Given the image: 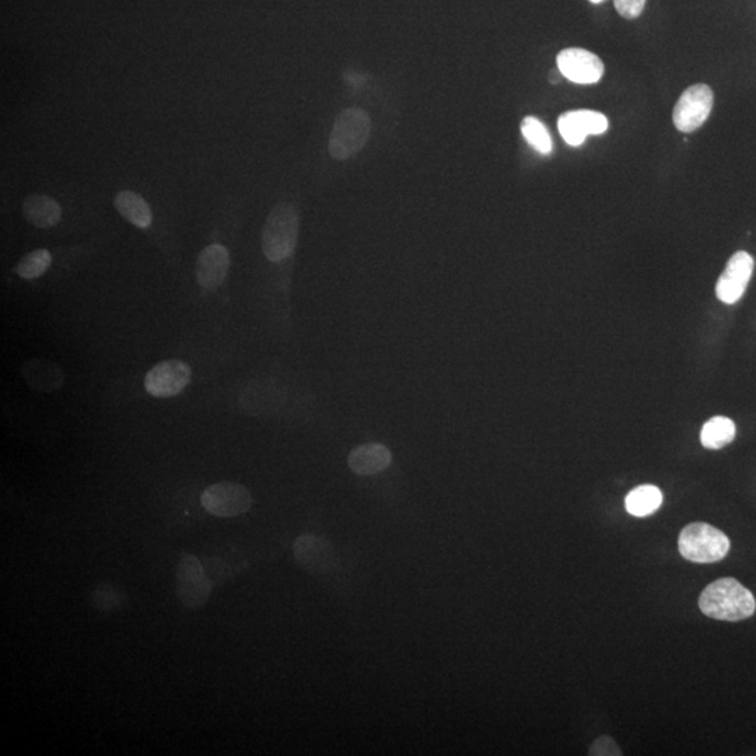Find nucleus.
<instances>
[{
  "label": "nucleus",
  "mask_w": 756,
  "mask_h": 756,
  "mask_svg": "<svg viewBox=\"0 0 756 756\" xmlns=\"http://www.w3.org/2000/svg\"><path fill=\"white\" fill-rule=\"evenodd\" d=\"M588 755L614 756L622 755V752L621 748L618 747V744L611 737H600L594 741V744L590 745Z\"/></svg>",
  "instance_id": "obj_22"
},
{
  "label": "nucleus",
  "mask_w": 756,
  "mask_h": 756,
  "mask_svg": "<svg viewBox=\"0 0 756 756\" xmlns=\"http://www.w3.org/2000/svg\"><path fill=\"white\" fill-rule=\"evenodd\" d=\"M679 553L693 563L720 562L730 552V539L719 528L706 523L686 525L679 534Z\"/></svg>",
  "instance_id": "obj_4"
},
{
  "label": "nucleus",
  "mask_w": 756,
  "mask_h": 756,
  "mask_svg": "<svg viewBox=\"0 0 756 756\" xmlns=\"http://www.w3.org/2000/svg\"><path fill=\"white\" fill-rule=\"evenodd\" d=\"M591 3H594V5H598V3L604 2V0H590Z\"/></svg>",
  "instance_id": "obj_25"
},
{
  "label": "nucleus",
  "mask_w": 756,
  "mask_h": 756,
  "mask_svg": "<svg viewBox=\"0 0 756 756\" xmlns=\"http://www.w3.org/2000/svg\"><path fill=\"white\" fill-rule=\"evenodd\" d=\"M115 208L119 215L139 229H147L153 222L152 210L142 196L132 191H122L115 196Z\"/></svg>",
  "instance_id": "obj_16"
},
{
  "label": "nucleus",
  "mask_w": 756,
  "mask_h": 756,
  "mask_svg": "<svg viewBox=\"0 0 756 756\" xmlns=\"http://www.w3.org/2000/svg\"><path fill=\"white\" fill-rule=\"evenodd\" d=\"M293 553L297 563L314 576L331 573L334 569L336 560L334 546L324 537L314 534L301 535L294 542Z\"/></svg>",
  "instance_id": "obj_10"
},
{
  "label": "nucleus",
  "mask_w": 756,
  "mask_h": 756,
  "mask_svg": "<svg viewBox=\"0 0 756 756\" xmlns=\"http://www.w3.org/2000/svg\"><path fill=\"white\" fill-rule=\"evenodd\" d=\"M754 266V258L748 252H735L717 282L716 294L719 300L724 304L737 303L747 290Z\"/></svg>",
  "instance_id": "obj_11"
},
{
  "label": "nucleus",
  "mask_w": 756,
  "mask_h": 756,
  "mask_svg": "<svg viewBox=\"0 0 756 756\" xmlns=\"http://www.w3.org/2000/svg\"><path fill=\"white\" fill-rule=\"evenodd\" d=\"M94 607L101 612L118 611L122 605V594L111 584H98L91 593Z\"/></svg>",
  "instance_id": "obj_21"
},
{
  "label": "nucleus",
  "mask_w": 756,
  "mask_h": 756,
  "mask_svg": "<svg viewBox=\"0 0 756 756\" xmlns=\"http://www.w3.org/2000/svg\"><path fill=\"white\" fill-rule=\"evenodd\" d=\"M230 268V254L224 245L210 244L203 248L196 261V282L205 290L222 286Z\"/></svg>",
  "instance_id": "obj_13"
},
{
  "label": "nucleus",
  "mask_w": 756,
  "mask_h": 756,
  "mask_svg": "<svg viewBox=\"0 0 756 756\" xmlns=\"http://www.w3.org/2000/svg\"><path fill=\"white\" fill-rule=\"evenodd\" d=\"M203 509L212 516L231 518L247 513L252 506L250 490L237 482H217L202 493Z\"/></svg>",
  "instance_id": "obj_7"
},
{
  "label": "nucleus",
  "mask_w": 756,
  "mask_h": 756,
  "mask_svg": "<svg viewBox=\"0 0 756 756\" xmlns=\"http://www.w3.org/2000/svg\"><path fill=\"white\" fill-rule=\"evenodd\" d=\"M23 215L38 229H51L61 220L62 208L51 196L31 195L24 202Z\"/></svg>",
  "instance_id": "obj_15"
},
{
  "label": "nucleus",
  "mask_w": 756,
  "mask_h": 756,
  "mask_svg": "<svg viewBox=\"0 0 756 756\" xmlns=\"http://www.w3.org/2000/svg\"><path fill=\"white\" fill-rule=\"evenodd\" d=\"M663 504V493L654 485H642L630 490L625 507L630 516L647 517L656 513Z\"/></svg>",
  "instance_id": "obj_17"
},
{
  "label": "nucleus",
  "mask_w": 756,
  "mask_h": 756,
  "mask_svg": "<svg viewBox=\"0 0 756 756\" xmlns=\"http://www.w3.org/2000/svg\"><path fill=\"white\" fill-rule=\"evenodd\" d=\"M521 133L528 145L541 154H551L553 143L546 126L535 117H525L521 121Z\"/></svg>",
  "instance_id": "obj_19"
},
{
  "label": "nucleus",
  "mask_w": 756,
  "mask_h": 756,
  "mask_svg": "<svg viewBox=\"0 0 756 756\" xmlns=\"http://www.w3.org/2000/svg\"><path fill=\"white\" fill-rule=\"evenodd\" d=\"M713 91L707 84H693L679 97L672 121L679 132L692 133L705 124L712 112Z\"/></svg>",
  "instance_id": "obj_6"
},
{
  "label": "nucleus",
  "mask_w": 756,
  "mask_h": 756,
  "mask_svg": "<svg viewBox=\"0 0 756 756\" xmlns=\"http://www.w3.org/2000/svg\"><path fill=\"white\" fill-rule=\"evenodd\" d=\"M300 216L293 203L273 206L262 230V251L271 262L289 258L299 240Z\"/></svg>",
  "instance_id": "obj_2"
},
{
  "label": "nucleus",
  "mask_w": 756,
  "mask_h": 756,
  "mask_svg": "<svg viewBox=\"0 0 756 756\" xmlns=\"http://www.w3.org/2000/svg\"><path fill=\"white\" fill-rule=\"evenodd\" d=\"M702 614L717 621L738 622L755 614L754 594L740 581L724 577L710 583L699 598Z\"/></svg>",
  "instance_id": "obj_1"
},
{
  "label": "nucleus",
  "mask_w": 756,
  "mask_h": 756,
  "mask_svg": "<svg viewBox=\"0 0 756 756\" xmlns=\"http://www.w3.org/2000/svg\"><path fill=\"white\" fill-rule=\"evenodd\" d=\"M562 73H560L559 69H553L551 73H549V82L552 84H558L560 82V79H562Z\"/></svg>",
  "instance_id": "obj_24"
},
{
  "label": "nucleus",
  "mask_w": 756,
  "mask_h": 756,
  "mask_svg": "<svg viewBox=\"0 0 756 756\" xmlns=\"http://www.w3.org/2000/svg\"><path fill=\"white\" fill-rule=\"evenodd\" d=\"M735 425L733 420L726 416H714L707 420L700 432V443L709 450H720L735 439Z\"/></svg>",
  "instance_id": "obj_18"
},
{
  "label": "nucleus",
  "mask_w": 756,
  "mask_h": 756,
  "mask_svg": "<svg viewBox=\"0 0 756 756\" xmlns=\"http://www.w3.org/2000/svg\"><path fill=\"white\" fill-rule=\"evenodd\" d=\"M52 257L48 250H35L28 252L17 264L16 272L20 278L33 280L40 278L51 266Z\"/></svg>",
  "instance_id": "obj_20"
},
{
  "label": "nucleus",
  "mask_w": 756,
  "mask_h": 756,
  "mask_svg": "<svg viewBox=\"0 0 756 756\" xmlns=\"http://www.w3.org/2000/svg\"><path fill=\"white\" fill-rule=\"evenodd\" d=\"M212 583L201 560L195 555H184L175 569V594L184 607L199 609L208 604Z\"/></svg>",
  "instance_id": "obj_5"
},
{
  "label": "nucleus",
  "mask_w": 756,
  "mask_h": 756,
  "mask_svg": "<svg viewBox=\"0 0 756 756\" xmlns=\"http://www.w3.org/2000/svg\"><path fill=\"white\" fill-rule=\"evenodd\" d=\"M558 128L567 145L580 146L586 142L588 135H602L607 132L608 119L597 111H569L560 115Z\"/></svg>",
  "instance_id": "obj_12"
},
{
  "label": "nucleus",
  "mask_w": 756,
  "mask_h": 756,
  "mask_svg": "<svg viewBox=\"0 0 756 756\" xmlns=\"http://www.w3.org/2000/svg\"><path fill=\"white\" fill-rule=\"evenodd\" d=\"M370 133V115L362 108H346L335 118L329 135L328 152L336 161L352 159L367 145Z\"/></svg>",
  "instance_id": "obj_3"
},
{
  "label": "nucleus",
  "mask_w": 756,
  "mask_h": 756,
  "mask_svg": "<svg viewBox=\"0 0 756 756\" xmlns=\"http://www.w3.org/2000/svg\"><path fill=\"white\" fill-rule=\"evenodd\" d=\"M563 77L577 84H594L604 76V62L583 48H566L556 56Z\"/></svg>",
  "instance_id": "obj_9"
},
{
  "label": "nucleus",
  "mask_w": 756,
  "mask_h": 756,
  "mask_svg": "<svg viewBox=\"0 0 756 756\" xmlns=\"http://www.w3.org/2000/svg\"><path fill=\"white\" fill-rule=\"evenodd\" d=\"M191 374V367L182 360H163L147 371L146 391L156 398L175 397L188 387Z\"/></svg>",
  "instance_id": "obj_8"
},
{
  "label": "nucleus",
  "mask_w": 756,
  "mask_h": 756,
  "mask_svg": "<svg viewBox=\"0 0 756 756\" xmlns=\"http://www.w3.org/2000/svg\"><path fill=\"white\" fill-rule=\"evenodd\" d=\"M614 5L625 19H636L642 14L646 0H614Z\"/></svg>",
  "instance_id": "obj_23"
},
{
  "label": "nucleus",
  "mask_w": 756,
  "mask_h": 756,
  "mask_svg": "<svg viewBox=\"0 0 756 756\" xmlns=\"http://www.w3.org/2000/svg\"><path fill=\"white\" fill-rule=\"evenodd\" d=\"M392 461L391 451L387 446L380 443L363 444L356 447L349 454V468L356 475L370 476L380 474L390 467Z\"/></svg>",
  "instance_id": "obj_14"
}]
</instances>
